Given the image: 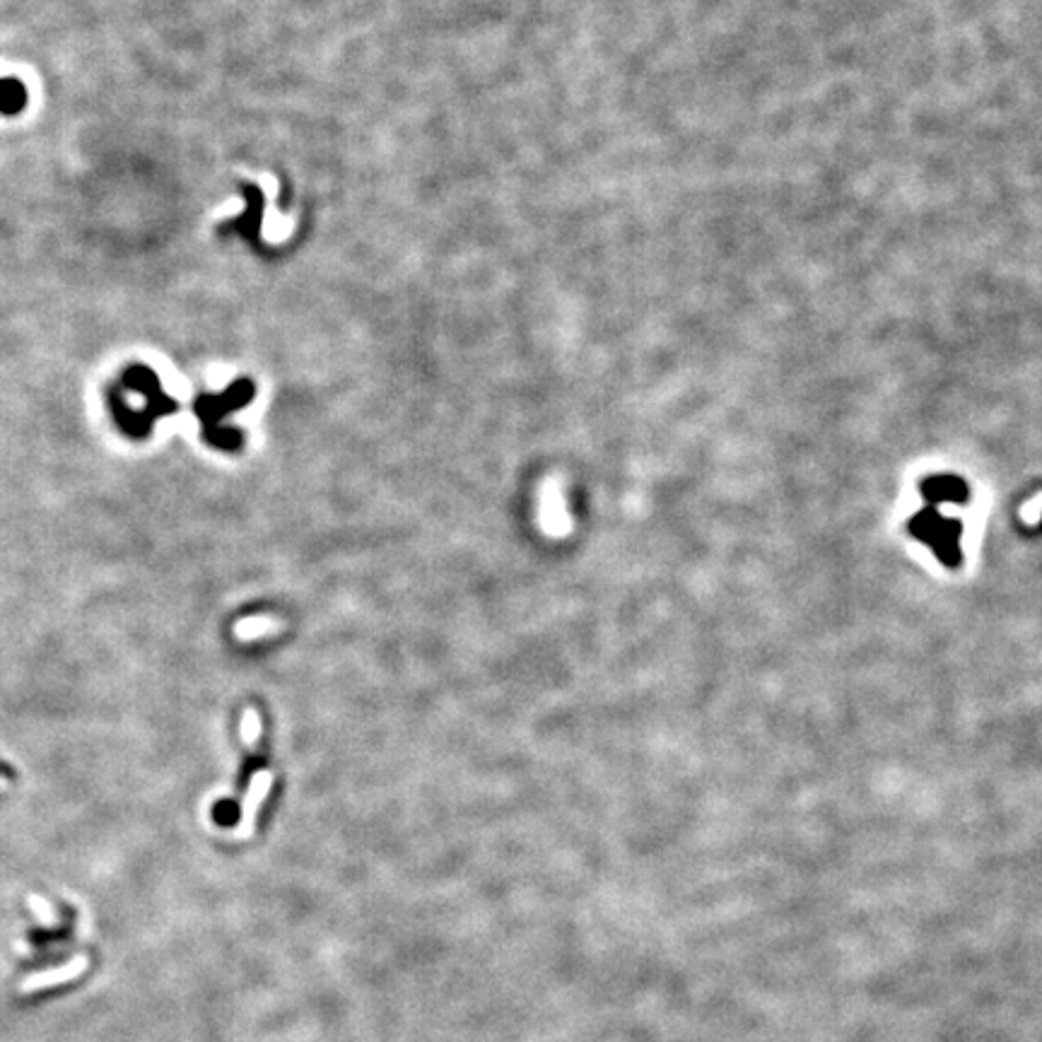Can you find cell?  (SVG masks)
<instances>
[{
	"instance_id": "cell-1",
	"label": "cell",
	"mask_w": 1042,
	"mask_h": 1042,
	"mask_svg": "<svg viewBox=\"0 0 1042 1042\" xmlns=\"http://www.w3.org/2000/svg\"><path fill=\"white\" fill-rule=\"evenodd\" d=\"M915 534L922 536L924 541L934 543L936 550H939V555L944 558V563L956 565V558H958V546H956L958 526L956 524H948V519H941L936 512H922L915 519Z\"/></svg>"
},
{
	"instance_id": "cell-2",
	"label": "cell",
	"mask_w": 1042,
	"mask_h": 1042,
	"mask_svg": "<svg viewBox=\"0 0 1042 1042\" xmlns=\"http://www.w3.org/2000/svg\"><path fill=\"white\" fill-rule=\"evenodd\" d=\"M85 970H87V958L78 956V958L70 960V963L61 965V968L44 970V973H37V975L27 977V980L20 985V992L22 994H34V992H44V989H51V987H58V985H66V982L75 980V977L83 975Z\"/></svg>"
},
{
	"instance_id": "cell-3",
	"label": "cell",
	"mask_w": 1042,
	"mask_h": 1042,
	"mask_svg": "<svg viewBox=\"0 0 1042 1042\" xmlns=\"http://www.w3.org/2000/svg\"><path fill=\"white\" fill-rule=\"evenodd\" d=\"M244 196H247L249 208L244 210L242 218L227 222V225L222 227V232H225V230H237L239 234H244V237H247L249 242H251V239H254V242H259L263 196H261V191L256 189V186H247V189H244Z\"/></svg>"
},
{
	"instance_id": "cell-4",
	"label": "cell",
	"mask_w": 1042,
	"mask_h": 1042,
	"mask_svg": "<svg viewBox=\"0 0 1042 1042\" xmlns=\"http://www.w3.org/2000/svg\"><path fill=\"white\" fill-rule=\"evenodd\" d=\"M27 107V87L17 78H0V114L17 116Z\"/></svg>"
}]
</instances>
